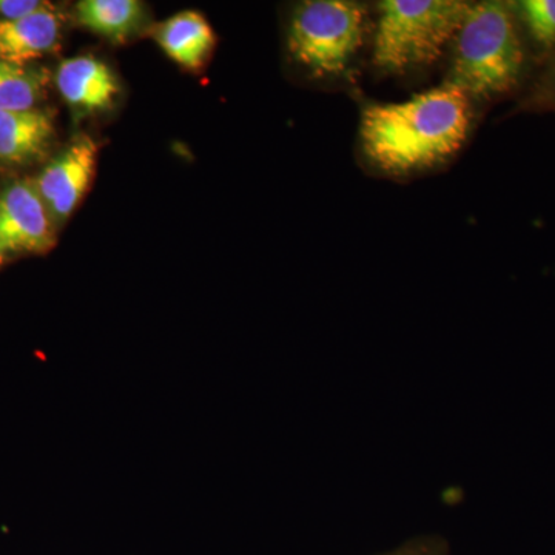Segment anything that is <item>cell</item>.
<instances>
[{
	"instance_id": "cell-1",
	"label": "cell",
	"mask_w": 555,
	"mask_h": 555,
	"mask_svg": "<svg viewBox=\"0 0 555 555\" xmlns=\"http://www.w3.org/2000/svg\"><path fill=\"white\" fill-rule=\"evenodd\" d=\"M474 120L470 98L444 82L390 104L361 112L360 142L366 158L387 175H411L447 163L465 144Z\"/></svg>"
},
{
	"instance_id": "cell-2",
	"label": "cell",
	"mask_w": 555,
	"mask_h": 555,
	"mask_svg": "<svg viewBox=\"0 0 555 555\" xmlns=\"http://www.w3.org/2000/svg\"><path fill=\"white\" fill-rule=\"evenodd\" d=\"M448 83L476 101L524 91L531 75V53L509 2L470 5L454 40Z\"/></svg>"
},
{
	"instance_id": "cell-3",
	"label": "cell",
	"mask_w": 555,
	"mask_h": 555,
	"mask_svg": "<svg viewBox=\"0 0 555 555\" xmlns=\"http://www.w3.org/2000/svg\"><path fill=\"white\" fill-rule=\"evenodd\" d=\"M470 5L463 0L379 2L375 67L386 75H406L436 64L454 42Z\"/></svg>"
},
{
	"instance_id": "cell-4",
	"label": "cell",
	"mask_w": 555,
	"mask_h": 555,
	"mask_svg": "<svg viewBox=\"0 0 555 555\" xmlns=\"http://www.w3.org/2000/svg\"><path fill=\"white\" fill-rule=\"evenodd\" d=\"M367 31V13L350 0H308L299 3L288 24L292 60L315 78L345 75Z\"/></svg>"
},
{
	"instance_id": "cell-5",
	"label": "cell",
	"mask_w": 555,
	"mask_h": 555,
	"mask_svg": "<svg viewBox=\"0 0 555 555\" xmlns=\"http://www.w3.org/2000/svg\"><path fill=\"white\" fill-rule=\"evenodd\" d=\"M54 246L56 224L35 182H11L0 192V257L42 255Z\"/></svg>"
},
{
	"instance_id": "cell-6",
	"label": "cell",
	"mask_w": 555,
	"mask_h": 555,
	"mask_svg": "<svg viewBox=\"0 0 555 555\" xmlns=\"http://www.w3.org/2000/svg\"><path fill=\"white\" fill-rule=\"evenodd\" d=\"M96 141L80 137L51 160L35 185L54 224L61 225L78 207L93 181L98 160Z\"/></svg>"
},
{
	"instance_id": "cell-7",
	"label": "cell",
	"mask_w": 555,
	"mask_h": 555,
	"mask_svg": "<svg viewBox=\"0 0 555 555\" xmlns=\"http://www.w3.org/2000/svg\"><path fill=\"white\" fill-rule=\"evenodd\" d=\"M56 86L64 101L80 116L112 107L120 91L112 68L91 56L62 62L56 73Z\"/></svg>"
},
{
	"instance_id": "cell-8",
	"label": "cell",
	"mask_w": 555,
	"mask_h": 555,
	"mask_svg": "<svg viewBox=\"0 0 555 555\" xmlns=\"http://www.w3.org/2000/svg\"><path fill=\"white\" fill-rule=\"evenodd\" d=\"M54 118L50 108L0 113V164L27 166L46 158L56 134Z\"/></svg>"
},
{
	"instance_id": "cell-9",
	"label": "cell",
	"mask_w": 555,
	"mask_h": 555,
	"mask_svg": "<svg viewBox=\"0 0 555 555\" xmlns=\"http://www.w3.org/2000/svg\"><path fill=\"white\" fill-rule=\"evenodd\" d=\"M62 20L53 7L22 20H0V61L30 65L57 49Z\"/></svg>"
},
{
	"instance_id": "cell-10",
	"label": "cell",
	"mask_w": 555,
	"mask_h": 555,
	"mask_svg": "<svg viewBox=\"0 0 555 555\" xmlns=\"http://www.w3.org/2000/svg\"><path fill=\"white\" fill-rule=\"evenodd\" d=\"M155 38L167 56L189 69L204 67L217 43L206 17L196 11L169 17L156 27Z\"/></svg>"
},
{
	"instance_id": "cell-11",
	"label": "cell",
	"mask_w": 555,
	"mask_h": 555,
	"mask_svg": "<svg viewBox=\"0 0 555 555\" xmlns=\"http://www.w3.org/2000/svg\"><path fill=\"white\" fill-rule=\"evenodd\" d=\"M76 10L83 27L116 43L133 38L147 17L138 0H82Z\"/></svg>"
},
{
	"instance_id": "cell-12",
	"label": "cell",
	"mask_w": 555,
	"mask_h": 555,
	"mask_svg": "<svg viewBox=\"0 0 555 555\" xmlns=\"http://www.w3.org/2000/svg\"><path fill=\"white\" fill-rule=\"evenodd\" d=\"M49 82L46 68L0 61V113L36 108Z\"/></svg>"
},
{
	"instance_id": "cell-13",
	"label": "cell",
	"mask_w": 555,
	"mask_h": 555,
	"mask_svg": "<svg viewBox=\"0 0 555 555\" xmlns=\"http://www.w3.org/2000/svg\"><path fill=\"white\" fill-rule=\"evenodd\" d=\"M537 65L545 64L555 51V0L509 2Z\"/></svg>"
},
{
	"instance_id": "cell-14",
	"label": "cell",
	"mask_w": 555,
	"mask_h": 555,
	"mask_svg": "<svg viewBox=\"0 0 555 555\" xmlns=\"http://www.w3.org/2000/svg\"><path fill=\"white\" fill-rule=\"evenodd\" d=\"M550 112H555V51L545 64L535 69L514 108V113Z\"/></svg>"
},
{
	"instance_id": "cell-15",
	"label": "cell",
	"mask_w": 555,
	"mask_h": 555,
	"mask_svg": "<svg viewBox=\"0 0 555 555\" xmlns=\"http://www.w3.org/2000/svg\"><path fill=\"white\" fill-rule=\"evenodd\" d=\"M378 555H451L447 540L437 535H422L408 540L396 550Z\"/></svg>"
},
{
	"instance_id": "cell-16",
	"label": "cell",
	"mask_w": 555,
	"mask_h": 555,
	"mask_svg": "<svg viewBox=\"0 0 555 555\" xmlns=\"http://www.w3.org/2000/svg\"><path fill=\"white\" fill-rule=\"evenodd\" d=\"M49 5L40 0H0V20H22Z\"/></svg>"
},
{
	"instance_id": "cell-17",
	"label": "cell",
	"mask_w": 555,
	"mask_h": 555,
	"mask_svg": "<svg viewBox=\"0 0 555 555\" xmlns=\"http://www.w3.org/2000/svg\"><path fill=\"white\" fill-rule=\"evenodd\" d=\"M7 258L0 257V269L3 268V264H5Z\"/></svg>"
}]
</instances>
